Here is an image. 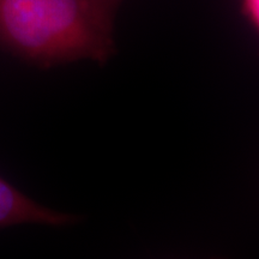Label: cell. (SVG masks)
<instances>
[{
    "label": "cell",
    "instance_id": "cell-1",
    "mask_svg": "<svg viewBox=\"0 0 259 259\" xmlns=\"http://www.w3.org/2000/svg\"><path fill=\"white\" fill-rule=\"evenodd\" d=\"M0 46L45 69L103 65L115 52L113 21L89 0H0Z\"/></svg>",
    "mask_w": 259,
    "mask_h": 259
},
{
    "label": "cell",
    "instance_id": "cell-2",
    "mask_svg": "<svg viewBox=\"0 0 259 259\" xmlns=\"http://www.w3.org/2000/svg\"><path fill=\"white\" fill-rule=\"evenodd\" d=\"M77 222H79L77 215L59 212L41 205L0 178V228L24 223L67 227Z\"/></svg>",
    "mask_w": 259,
    "mask_h": 259
},
{
    "label": "cell",
    "instance_id": "cell-3",
    "mask_svg": "<svg viewBox=\"0 0 259 259\" xmlns=\"http://www.w3.org/2000/svg\"><path fill=\"white\" fill-rule=\"evenodd\" d=\"M241 14L251 25L258 30L259 27V0H239Z\"/></svg>",
    "mask_w": 259,
    "mask_h": 259
},
{
    "label": "cell",
    "instance_id": "cell-4",
    "mask_svg": "<svg viewBox=\"0 0 259 259\" xmlns=\"http://www.w3.org/2000/svg\"><path fill=\"white\" fill-rule=\"evenodd\" d=\"M89 2L92 3L103 16H106L107 18L112 19L113 21V19H114L116 9H118L121 0H89Z\"/></svg>",
    "mask_w": 259,
    "mask_h": 259
}]
</instances>
